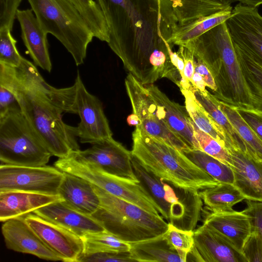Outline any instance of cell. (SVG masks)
I'll return each instance as SVG.
<instances>
[{
  "label": "cell",
  "mask_w": 262,
  "mask_h": 262,
  "mask_svg": "<svg viewBox=\"0 0 262 262\" xmlns=\"http://www.w3.org/2000/svg\"><path fill=\"white\" fill-rule=\"evenodd\" d=\"M106 20L107 44L124 68L143 85L178 71L170 38L178 26L168 0H95Z\"/></svg>",
  "instance_id": "6da1fadb"
},
{
  "label": "cell",
  "mask_w": 262,
  "mask_h": 262,
  "mask_svg": "<svg viewBox=\"0 0 262 262\" xmlns=\"http://www.w3.org/2000/svg\"><path fill=\"white\" fill-rule=\"evenodd\" d=\"M0 85L14 94L52 156L64 158L80 149L76 127L62 119L63 113L77 114L75 83L64 88L52 86L34 64L23 57L18 67L0 63Z\"/></svg>",
  "instance_id": "7a4b0ae2"
},
{
  "label": "cell",
  "mask_w": 262,
  "mask_h": 262,
  "mask_svg": "<svg viewBox=\"0 0 262 262\" xmlns=\"http://www.w3.org/2000/svg\"><path fill=\"white\" fill-rule=\"evenodd\" d=\"M184 46L201 59L211 73L219 100L250 107V95L226 22L212 28Z\"/></svg>",
  "instance_id": "3957f363"
},
{
  "label": "cell",
  "mask_w": 262,
  "mask_h": 262,
  "mask_svg": "<svg viewBox=\"0 0 262 262\" xmlns=\"http://www.w3.org/2000/svg\"><path fill=\"white\" fill-rule=\"evenodd\" d=\"M132 155L147 170L174 186L190 191L220 184L191 161L182 151L151 136L138 126L132 134Z\"/></svg>",
  "instance_id": "277c9868"
},
{
  "label": "cell",
  "mask_w": 262,
  "mask_h": 262,
  "mask_svg": "<svg viewBox=\"0 0 262 262\" xmlns=\"http://www.w3.org/2000/svg\"><path fill=\"white\" fill-rule=\"evenodd\" d=\"M100 205L91 215L107 232L127 243H134L164 234L168 223L160 215L117 197L93 185Z\"/></svg>",
  "instance_id": "5b68a950"
},
{
  "label": "cell",
  "mask_w": 262,
  "mask_h": 262,
  "mask_svg": "<svg viewBox=\"0 0 262 262\" xmlns=\"http://www.w3.org/2000/svg\"><path fill=\"white\" fill-rule=\"evenodd\" d=\"M43 30L57 38L77 66L82 64L94 34L70 0H28Z\"/></svg>",
  "instance_id": "8992f818"
},
{
  "label": "cell",
  "mask_w": 262,
  "mask_h": 262,
  "mask_svg": "<svg viewBox=\"0 0 262 262\" xmlns=\"http://www.w3.org/2000/svg\"><path fill=\"white\" fill-rule=\"evenodd\" d=\"M134 173L160 208V213L177 228L193 231L203 211L199 191L186 190L165 181L147 170L132 155Z\"/></svg>",
  "instance_id": "52a82bcc"
},
{
  "label": "cell",
  "mask_w": 262,
  "mask_h": 262,
  "mask_svg": "<svg viewBox=\"0 0 262 262\" xmlns=\"http://www.w3.org/2000/svg\"><path fill=\"white\" fill-rule=\"evenodd\" d=\"M51 156L52 154L19 105L10 108L0 116L1 164L43 166L49 162Z\"/></svg>",
  "instance_id": "ba28073f"
},
{
  "label": "cell",
  "mask_w": 262,
  "mask_h": 262,
  "mask_svg": "<svg viewBox=\"0 0 262 262\" xmlns=\"http://www.w3.org/2000/svg\"><path fill=\"white\" fill-rule=\"evenodd\" d=\"M64 170L149 212L160 215L159 207L139 182L110 174L75 157L67 160Z\"/></svg>",
  "instance_id": "9c48e42d"
},
{
  "label": "cell",
  "mask_w": 262,
  "mask_h": 262,
  "mask_svg": "<svg viewBox=\"0 0 262 262\" xmlns=\"http://www.w3.org/2000/svg\"><path fill=\"white\" fill-rule=\"evenodd\" d=\"M64 172L57 167L43 165H0V191H21L59 195Z\"/></svg>",
  "instance_id": "30bf717a"
},
{
  "label": "cell",
  "mask_w": 262,
  "mask_h": 262,
  "mask_svg": "<svg viewBox=\"0 0 262 262\" xmlns=\"http://www.w3.org/2000/svg\"><path fill=\"white\" fill-rule=\"evenodd\" d=\"M125 85L133 112L140 120V125L136 126L181 151L191 149L158 117L156 104L144 85L129 73L125 79Z\"/></svg>",
  "instance_id": "8fae6325"
},
{
  "label": "cell",
  "mask_w": 262,
  "mask_h": 262,
  "mask_svg": "<svg viewBox=\"0 0 262 262\" xmlns=\"http://www.w3.org/2000/svg\"><path fill=\"white\" fill-rule=\"evenodd\" d=\"M75 84L77 114L80 119L76 127L80 142L92 144L112 137L113 133L101 102L88 91L78 71Z\"/></svg>",
  "instance_id": "7c38bea8"
},
{
  "label": "cell",
  "mask_w": 262,
  "mask_h": 262,
  "mask_svg": "<svg viewBox=\"0 0 262 262\" xmlns=\"http://www.w3.org/2000/svg\"><path fill=\"white\" fill-rule=\"evenodd\" d=\"M24 219L45 245L60 258L61 261L79 262L84 252L81 237L34 212L25 216Z\"/></svg>",
  "instance_id": "4fadbf2b"
},
{
  "label": "cell",
  "mask_w": 262,
  "mask_h": 262,
  "mask_svg": "<svg viewBox=\"0 0 262 262\" xmlns=\"http://www.w3.org/2000/svg\"><path fill=\"white\" fill-rule=\"evenodd\" d=\"M78 158L95 165L110 174L139 182L132 164L131 151L113 137L92 144L84 150L73 151Z\"/></svg>",
  "instance_id": "5bb4252c"
},
{
  "label": "cell",
  "mask_w": 262,
  "mask_h": 262,
  "mask_svg": "<svg viewBox=\"0 0 262 262\" xmlns=\"http://www.w3.org/2000/svg\"><path fill=\"white\" fill-rule=\"evenodd\" d=\"M225 22L233 46L262 60V16L257 7L238 3Z\"/></svg>",
  "instance_id": "9a60e30c"
},
{
  "label": "cell",
  "mask_w": 262,
  "mask_h": 262,
  "mask_svg": "<svg viewBox=\"0 0 262 262\" xmlns=\"http://www.w3.org/2000/svg\"><path fill=\"white\" fill-rule=\"evenodd\" d=\"M194 244L188 256L199 262H247L242 252L226 237L204 224L194 231Z\"/></svg>",
  "instance_id": "2e32d148"
},
{
  "label": "cell",
  "mask_w": 262,
  "mask_h": 262,
  "mask_svg": "<svg viewBox=\"0 0 262 262\" xmlns=\"http://www.w3.org/2000/svg\"><path fill=\"white\" fill-rule=\"evenodd\" d=\"M231 157L234 174L233 185L246 200L262 201V161L248 150H243L231 144L226 148Z\"/></svg>",
  "instance_id": "e0dca14e"
},
{
  "label": "cell",
  "mask_w": 262,
  "mask_h": 262,
  "mask_svg": "<svg viewBox=\"0 0 262 262\" xmlns=\"http://www.w3.org/2000/svg\"><path fill=\"white\" fill-rule=\"evenodd\" d=\"M156 105V113L168 129L191 149H200L185 106L170 100L153 84L146 86Z\"/></svg>",
  "instance_id": "ac0fdd59"
},
{
  "label": "cell",
  "mask_w": 262,
  "mask_h": 262,
  "mask_svg": "<svg viewBox=\"0 0 262 262\" xmlns=\"http://www.w3.org/2000/svg\"><path fill=\"white\" fill-rule=\"evenodd\" d=\"M24 217L12 219L4 222L2 232L6 247L44 260L61 261L60 258L49 249L32 230Z\"/></svg>",
  "instance_id": "d6986e66"
},
{
  "label": "cell",
  "mask_w": 262,
  "mask_h": 262,
  "mask_svg": "<svg viewBox=\"0 0 262 262\" xmlns=\"http://www.w3.org/2000/svg\"><path fill=\"white\" fill-rule=\"evenodd\" d=\"M33 212L81 238L89 234L106 231L91 215L73 209L62 201L48 204Z\"/></svg>",
  "instance_id": "ffe728a7"
},
{
  "label": "cell",
  "mask_w": 262,
  "mask_h": 262,
  "mask_svg": "<svg viewBox=\"0 0 262 262\" xmlns=\"http://www.w3.org/2000/svg\"><path fill=\"white\" fill-rule=\"evenodd\" d=\"M31 9H18L16 18L21 32V38L34 63L50 72L52 66L47 40V33L43 30Z\"/></svg>",
  "instance_id": "44dd1931"
},
{
  "label": "cell",
  "mask_w": 262,
  "mask_h": 262,
  "mask_svg": "<svg viewBox=\"0 0 262 262\" xmlns=\"http://www.w3.org/2000/svg\"><path fill=\"white\" fill-rule=\"evenodd\" d=\"M63 201L59 195L21 191H0V221L23 217L45 206Z\"/></svg>",
  "instance_id": "7402d4cb"
},
{
  "label": "cell",
  "mask_w": 262,
  "mask_h": 262,
  "mask_svg": "<svg viewBox=\"0 0 262 262\" xmlns=\"http://www.w3.org/2000/svg\"><path fill=\"white\" fill-rule=\"evenodd\" d=\"M58 194L66 204L89 215H92L100 205L99 196L93 184L82 178L65 172Z\"/></svg>",
  "instance_id": "603a6c76"
},
{
  "label": "cell",
  "mask_w": 262,
  "mask_h": 262,
  "mask_svg": "<svg viewBox=\"0 0 262 262\" xmlns=\"http://www.w3.org/2000/svg\"><path fill=\"white\" fill-rule=\"evenodd\" d=\"M203 223L224 235L241 252L251 232L250 217L243 211L210 212Z\"/></svg>",
  "instance_id": "cb8c5ba5"
},
{
  "label": "cell",
  "mask_w": 262,
  "mask_h": 262,
  "mask_svg": "<svg viewBox=\"0 0 262 262\" xmlns=\"http://www.w3.org/2000/svg\"><path fill=\"white\" fill-rule=\"evenodd\" d=\"M163 234L129 243L131 257L135 261L139 262H184L178 252L169 245Z\"/></svg>",
  "instance_id": "d4e9b609"
},
{
  "label": "cell",
  "mask_w": 262,
  "mask_h": 262,
  "mask_svg": "<svg viewBox=\"0 0 262 262\" xmlns=\"http://www.w3.org/2000/svg\"><path fill=\"white\" fill-rule=\"evenodd\" d=\"M234 48L249 91L250 107L262 111V60L247 51Z\"/></svg>",
  "instance_id": "484cf974"
},
{
  "label": "cell",
  "mask_w": 262,
  "mask_h": 262,
  "mask_svg": "<svg viewBox=\"0 0 262 262\" xmlns=\"http://www.w3.org/2000/svg\"><path fill=\"white\" fill-rule=\"evenodd\" d=\"M192 92L198 104L222 128L229 144L243 150H248L244 141L221 109L219 100L214 95L207 90L201 91L195 89Z\"/></svg>",
  "instance_id": "4316f807"
},
{
  "label": "cell",
  "mask_w": 262,
  "mask_h": 262,
  "mask_svg": "<svg viewBox=\"0 0 262 262\" xmlns=\"http://www.w3.org/2000/svg\"><path fill=\"white\" fill-rule=\"evenodd\" d=\"M232 8L198 18L188 24L178 26L170 38L173 45L184 46L212 28L225 21L230 16Z\"/></svg>",
  "instance_id": "83f0119b"
},
{
  "label": "cell",
  "mask_w": 262,
  "mask_h": 262,
  "mask_svg": "<svg viewBox=\"0 0 262 262\" xmlns=\"http://www.w3.org/2000/svg\"><path fill=\"white\" fill-rule=\"evenodd\" d=\"M206 207L212 212L233 210V207L246 200L233 185L220 184L199 191Z\"/></svg>",
  "instance_id": "f1b7e54d"
},
{
  "label": "cell",
  "mask_w": 262,
  "mask_h": 262,
  "mask_svg": "<svg viewBox=\"0 0 262 262\" xmlns=\"http://www.w3.org/2000/svg\"><path fill=\"white\" fill-rule=\"evenodd\" d=\"M178 26L188 24L198 18L227 9L208 0H168Z\"/></svg>",
  "instance_id": "f546056e"
},
{
  "label": "cell",
  "mask_w": 262,
  "mask_h": 262,
  "mask_svg": "<svg viewBox=\"0 0 262 262\" xmlns=\"http://www.w3.org/2000/svg\"><path fill=\"white\" fill-rule=\"evenodd\" d=\"M181 92L185 98V106L191 120L201 130L215 139L226 148L229 144L222 128L198 104L192 91L182 90Z\"/></svg>",
  "instance_id": "4dcf8cb0"
},
{
  "label": "cell",
  "mask_w": 262,
  "mask_h": 262,
  "mask_svg": "<svg viewBox=\"0 0 262 262\" xmlns=\"http://www.w3.org/2000/svg\"><path fill=\"white\" fill-rule=\"evenodd\" d=\"M191 161L220 183L233 184L234 174L231 167L199 149L182 151Z\"/></svg>",
  "instance_id": "1f68e13d"
},
{
  "label": "cell",
  "mask_w": 262,
  "mask_h": 262,
  "mask_svg": "<svg viewBox=\"0 0 262 262\" xmlns=\"http://www.w3.org/2000/svg\"><path fill=\"white\" fill-rule=\"evenodd\" d=\"M218 100L221 109L244 141L248 152L262 161L261 139L242 118L234 106Z\"/></svg>",
  "instance_id": "d6a6232c"
},
{
  "label": "cell",
  "mask_w": 262,
  "mask_h": 262,
  "mask_svg": "<svg viewBox=\"0 0 262 262\" xmlns=\"http://www.w3.org/2000/svg\"><path fill=\"white\" fill-rule=\"evenodd\" d=\"M77 8L93 32L94 37L107 43L109 32L105 17L94 0H70Z\"/></svg>",
  "instance_id": "836d02e7"
},
{
  "label": "cell",
  "mask_w": 262,
  "mask_h": 262,
  "mask_svg": "<svg viewBox=\"0 0 262 262\" xmlns=\"http://www.w3.org/2000/svg\"><path fill=\"white\" fill-rule=\"evenodd\" d=\"M82 239L84 244L83 255L99 252H129L130 249L129 243L107 231L89 234Z\"/></svg>",
  "instance_id": "e575fe53"
},
{
  "label": "cell",
  "mask_w": 262,
  "mask_h": 262,
  "mask_svg": "<svg viewBox=\"0 0 262 262\" xmlns=\"http://www.w3.org/2000/svg\"><path fill=\"white\" fill-rule=\"evenodd\" d=\"M168 225V230L163 234L164 238L184 261H187L188 255L194 244V231L182 230L169 223Z\"/></svg>",
  "instance_id": "d590c367"
},
{
  "label": "cell",
  "mask_w": 262,
  "mask_h": 262,
  "mask_svg": "<svg viewBox=\"0 0 262 262\" xmlns=\"http://www.w3.org/2000/svg\"><path fill=\"white\" fill-rule=\"evenodd\" d=\"M191 123L201 150L230 166L231 157L227 150L217 140L201 130L191 119Z\"/></svg>",
  "instance_id": "8d00e7d4"
},
{
  "label": "cell",
  "mask_w": 262,
  "mask_h": 262,
  "mask_svg": "<svg viewBox=\"0 0 262 262\" xmlns=\"http://www.w3.org/2000/svg\"><path fill=\"white\" fill-rule=\"evenodd\" d=\"M7 27L0 28V63L12 67L20 65L23 57L17 47V40Z\"/></svg>",
  "instance_id": "74e56055"
},
{
  "label": "cell",
  "mask_w": 262,
  "mask_h": 262,
  "mask_svg": "<svg viewBox=\"0 0 262 262\" xmlns=\"http://www.w3.org/2000/svg\"><path fill=\"white\" fill-rule=\"evenodd\" d=\"M242 252L247 262H262V235L257 231H251Z\"/></svg>",
  "instance_id": "f35d334b"
},
{
  "label": "cell",
  "mask_w": 262,
  "mask_h": 262,
  "mask_svg": "<svg viewBox=\"0 0 262 262\" xmlns=\"http://www.w3.org/2000/svg\"><path fill=\"white\" fill-rule=\"evenodd\" d=\"M234 106L242 118L262 141V111L252 107Z\"/></svg>",
  "instance_id": "ab89813d"
},
{
  "label": "cell",
  "mask_w": 262,
  "mask_h": 262,
  "mask_svg": "<svg viewBox=\"0 0 262 262\" xmlns=\"http://www.w3.org/2000/svg\"><path fill=\"white\" fill-rule=\"evenodd\" d=\"M22 0H0V28L12 30L18 8Z\"/></svg>",
  "instance_id": "60d3db41"
},
{
  "label": "cell",
  "mask_w": 262,
  "mask_h": 262,
  "mask_svg": "<svg viewBox=\"0 0 262 262\" xmlns=\"http://www.w3.org/2000/svg\"><path fill=\"white\" fill-rule=\"evenodd\" d=\"M130 262L135 261L129 252H99L83 255L79 262Z\"/></svg>",
  "instance_id": "b9f144b4"
},
{
  "label": "cell",
  "mask_w": 262,
  "mask_h": 262,
  "mask_svg": "<svg viewBox=\"0 0 262 262\" xmlns=\"http://www.w3.org/2000/svg\"><path fill=\"white\" fill-rule=\"evenodd\" d=\"M246 204L243 211L250 217L251 231H257L262 235V201L246 200Z\"/></svg>",
  "instance_id": "7bdbcfd3"
},
{
  "label": "cell",
  "mask_w": 262,
  "mask_h": 262,
  "mask_svg": "<svg viewBox=\"0 0 262 262\" xmlns=\"http://www.w3.org/2000/svg\"><path fill=\"white\" fill-rule=\"evenodd\" d=\"M178 53L181 56L184 62V77L187 82L192 84V78L194 72L193 53L184 46H179Z\"/></svg>",
  "instance_id": "ee69618b"
},
{
  "label": "cell",
  "mask_w": 262,
  "mask_h": 262,
  "mask_svg": "<svg viewBox=\"0 0 262 262\" xmlns=\"http://www.w3.org/2000/svg\"><path fill=\"white\" fill-rule=\"evenodd\" d=\"M194 72L203 77L206 86L210 89L214 93L216 92L217 87L211 73L205 63L194 55Z\"/></svg>",
  "instance_id": "f6af8a7d"
},
{
  "label": "cell",
  "mask_w": 262,
  "mask_h": 262,
  "mask_svg": "<svg viewBox=\"0 0 262 262\" xmlns=\"http://www.w3.org/2000/svg\"><path fill=\"white\" fill-rule=\"evenodd\" d=\"M18 105L14 94L7 89L0 85V116L10 108Z\"/></svg>",
  "instance_id": "bcb514c9"
},
{
  "label": "cell",
  "mask_w": 262,
  "mask_h": 262,
  "mask_svg": "<svg viewBox=\"0 0 262 262\" xmlns=\"http://www.w3.org/2000/svg\"><path fill=\"white\" fill-rule=\"evenodd\" d=\"M191 83L193 86L201 91H204L206 90V85L203 77L195 72L193 75Z\"/></svg>",
  "instance_id": "7dc6e473"
},
{
  "label": "cell",
  "mask_w": 262,
  "mask_h": 262,
  "mask_svg": "<svg viewBox=\"0 0 262 262\" xmlns=\"http://www.w3.org/2000/svg\"><path fill=\"white\" fill-rule=\"evenodd\" d=\"M233 2H239L242 4L257 7L262 5V0H232Z\"/></svg>",
  "instance_id": "c3c4849f"
},
{
  "label": "cell",
  "mask_w": 262,
  "mask_h": 262,
  "mask_svg": "<svg viewBox=\"0 0 262 262\" xmlns=\"http://www.w3.org/2000/svg\"><path fill=\"white\" fill-rule=\"evenodd\" d=\"M127 123L130 125L135 126L140 125V120L137 116L134 113L128 116L127 119Z\"/></svg>",
  "instance_id": "681fc988"
},
{
  "label": "cell",
  "mask_w": 262,
  "mask_h": 262,
  "mask_svg": "<svg viewBox=\"0 0 262 262\" xmlns=\"http://www.w3.org/2000/svg\"><path fill=\"white\" fill-rule=\"evenodd\" d=\"M214 3H216L226 7H229L231 6V4L233 2L232 0H208Z\"/></svg>",
  "instance_id": "f907efd6"
}]
</instances>
